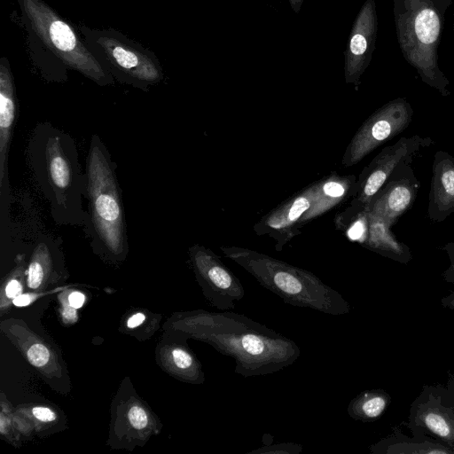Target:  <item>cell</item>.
Listing matches in <instances>:
<instances>
[{
	"instance_id": "cell-21",
	"label": "cell",
	"mask_w": 454,
	"mask_h": 454,
	"mask_svg": "<svg viewBox=\"0 0 454 454\" xmlns=\"http://www.w3.org/2000/svg\"><path fill=\"white\" fill-rule=\"evenodd\" d=\"M303 447L294 442H278L253 450L247 454H299Z\"/></svg>"
},
{
	"instance_id": "cell-26",
	"label": "cell",
	"mask_w": 454,
	"mask_h": 454,
	"mask_svg": "<svg viewBox=\"0 0 454 454\" xmlns=\"http://www.w3.org/2000/svg\"><path fill=\"white\" fill-rule=\"evenodd\" d=\"M22 293V286L17 279H12L5 287V294L9 298H15Z\"/></svg>"
},
{
	"instance_id": "cell-24",
	"label": "cell",
	"mask_w": 454,
	"mask_h": 454,
	"mask_svg": "<svg viewBox=\"0 0 454 454\" xmlns=\"http://www.w3.org/2000/svg\"><path fill=\"white\" fill-rule=\"evenodd\" d=\"M441 249L446 252L450 262L442 277L445 282L454 285V242L445 244Z\"/></svg>"
},
{
	"instance_id": "cell-10",
	"label": "cell",
	"mask_w": 454,
	"mask_h": 454,
	"mask_svg": "<svg viewBox=\"0 0 454 454\" xmlns=\"http://www.w3.org/2000/svg\"><path fill=\"white\" fill-rule=\"evenodd\" d=\"M191 260L205 296L219 310H232L245 295L238 277L212 250L200 245L190 247Z\"/></svg>"
},
{
	"instance_id": "cell-2",
	"label": "cell",
	"mask_w": 454,
	"mask_h": 454,
	"mask_svg": "<svg viewBox=\"0 0 454 454\" xmlns=\"http://www.w3.org/2000/svg\"><path fill=\"white\" fill-rule=\"evenodd\" d=\"M27 160L55 223L82 226L87 213L82 206L86 173L73 137L51 122H40L30 136Z\"/></svg>"
},
{
	"instance_id": "cell-30",
	"label": "cell",
	"mask_w": 454,
	"mask_h": 454,
	"mask_svg": "<svg viewBox=\"0 0 454 454\" xmlns=\"http://www.w3.org/2000/svg\"><path fill=\"white\" fill-rule=\"evenodd\" d=\"M32 298L29 294H20L13 299V304L18 307L27 306L30 303Z\"/></svg>"
},
{
	"instance_id": "cell-8",
	"label": "cell",
	"mask_w": 454,
	"mask_h": 454,
	"mask_svg": "<svg viewBox=\"0 0 454 454\" xmlns=\"http://www.w3.org/2000/svg\"><path fill=\"white\" fill-rule=\"evenodd\" d=\"M403 424L412 434H427L454 449V374L450 371L445 383L422 386Z\"/></svg>"
},
{
	"instance_id": "cell-28",
	"label": "cell",
	"mask_w": 454,
	"mask_h": 454,
	"mask_svg": "<svg viewBox=\"0 0 454 454\" xmlns=\"http://www.w3.org/2000/svg\"><path fill=\"white\" fill-rule=\"evenodd\" d=\"M145 320V315L142 313H137L130 317L127 322V325L129 328H135L141 325Z\"/></svg>"
},
{
	"instance_id": "cell-4",
	"label": "cell",
	"mask_w": 454,
	"mask_h": 454,
	"mask_svg": "<svg viewBox=\"0 0 454 454\" xmlns=\"http://www.w3.org/2000/svg\"><path fill=\"white\" fill-rule=\"evenodd\" d=\"M88 209L83 223L93 244L114 255H120L127 245V228L121 191L106 145L94 134L86 160Z\"/></svg>"
},
{
	"instance_id": "cell-31",
	"label": "cell",
	"mask_w": 454,
	"mask_h": 454,
	"mask_svg": "<svg viewBox=\"0 0 454 454\" xmlns=\"http://www.w3.org/2000/svg\"><path fill=\"white\" fill-rule=\"evenodd\" d=\"M292 10L295 13H299L304 0H288Z\"/></svg>"
},
{
	"instance_id": "cell-23",
	"label": "cell",
	"mask_w": 454,
	"mask_h": 454,
	"mask_svg": "<svg viewBox=\"0 0 454 454\" xmlns=\"http://www.w3.org/2000/svg\"><path fill=\"white\" fill-rule=\"evenodd\" d=\"M128 416L130 424L137 429L145 427L148 423L146 412L140 406H132L129 411Z\"/></svg>"
},
{
	"instance_id": "cell-22",
	"label": "cell",
	"mask_w": 454,
	"mask_h": 454,
	"mask_svg": "<svg viewBox=\"0 0 454 454\" xmlns=\"http://www.w3.org/2000/svg\"><path fill=\"white\" fill-rule=\"evenodd\" d=\"M50 358L48 348L40 343L32 345L27 350V359L35 367L45 365Z\"/></svg>"
},
{
	"instance_id": "cell-5",
	"label": "cell",
	"mask_w": 454,
	"mask_h": 454,
	"mask_svg": "<svg viewBox=\"0 0 454 454\" xmlns=\"http://www.w3.org/2000/svg\"><path fill=\"white\" fill-rule=\"evenodd\" d=\"M453 0H394L397 43L404 59L423 82L443 97L450 81L438 64L446 12Z\"/></svg>"
},
{
	"instance_id": "cell-14",
	"label": "cell",
	"mask_w": 454,
	"mask_h": 454,
	"mask_svg": "<svg viewBox=\"0 0 454 454\" xmlns=\"http://www.w3.org/2000/svg\"><path fill=\"white\" fill-rule=\"evenodd\" d=\"M316 192L315 183L290 197L265 215L254 227L258 235H269L277 241L276 249L295 236V227L300 225L303 214L311 206Z\"/></svg>"
},
{
	"instance_id": "cell-12",
	"label": "cell",
	"mask_w": 454,
	"mask_h": 454,
	"mask_svg": "<svg viewBox=\"0 0 454 454\" xmlns=\"http://www.w3.org/2000/svg\"><path fill=\"white\" fill-rule=\"evenodd\" d=\"M419 187L411 164H403L376 192L364 211L382 217L393 226L412 207Z\"/></svg>"
},
{
	"instance_id": "cell-17",
	"label": "cell",
	"mask_w": 454,
	"mask_h": 454,
	"mask_svg": "<svg viewBox=\"0 0 454 454\" xmlns=\"http://www.w3.org/2000/svg\"><path fill=\"white\" fill-rule=\"evenodd\" d=\"M372 454H454V449L427 434L410 437L402 431L401 425L391 428V433L369 446Z\"/></svg>"
},
{
	"instance_id": "cell-25",
	"label": "cell",
	"mask_w": 454,
	"mask_h": 454,
	"mask_svg": "<svg viewBox=\"0 0 454 454\" xmlns=\"http://www.w3.org/2000/svg\"><path fill=\"white\" fill-rule=\"evenodd\" d=\"M33 415L41 421H53L56 419L55 413L45 407H35L32 411Z\"/></svg>"
},
{
	"instance_id": "cell-13",
	"label": "cell",
	"mask_w": 454,
	"mask_h": 454,
	"mask_svg": "<svg viewBox=\"0 0 454 454\" xmlns=\"http://www.w3.org/2000/svg\"><path fill=\"white\" fill-rule=\"evenodd\" d=\"M18 104L12 75L8 65H0V213L6 217L10 205L8 155L17 119Z\"/></svg>"
},
{
	"instance_id": "cell-20",
	"label": "cell",
	"mask_w": 454,
	"mask_h": 454,
	"mask_svg": "<svg viewBox=\"0 0 454 454\" xmlns=\"http://www.w3.org/2000/svg\"><path fill=\"white\" fill-rule=\"evenodd\" d=\"M390 403L391 396L386 390H364L349 402L347 411L354 420L370 423L380 419Z\"/></svg>"
},
{
	"instance_id": "cell-3",
	"label": "cell",
	"mask_w": 454,
	"mask_h": 454,
	"mask_svg": "<svg viewBox=\"0 0 454 454\" xmlns=\"http://www.w3.org/2000/svg\"><path fill=\"white\" fill-rule=\"evenodd\" d=\"M220 250L286 304L332 316L351 311L349 302L337 290L307 270L248 248L231 246Z\"/></svg>"
},
{
	"instance_id": "cell-6",
	"label": "cell",
	"mask_w": 454,
	"mask_h": 454,
	"mask_svg": "<svg viewBox=\"0 0 454 454\" xmlns=\"http://www.w3.org/2000/svg\"><path fill=\"white\" fill-rule=\"evenodd\" d=\"M33 29L67 66L99 85L111 82L109 76L83 46L73 27L42 0H21Z\"/></svg>"
},
{
	"instance_id": "cell-9",
	"label": "cell",
	"mask_w": 454,
	"mask_h": 454,
	"mask_svg": "<svg viewBox=\"0 0 454 454\" xmlns=\"http://www.w3.org/2000/svg\"><path fill=\"white\" fill-rule=\"evenodd\" d=\"M413 110L405 98H395L376 110L360 126L347 146L342 165L351 167L374 149L402 133L411 122Z\"/></svg>"
},
{
	"instance_id": "cell-15",
	"label": "cell",
	"mask_w": 454,
	"mask_h": 454,
	"mask_svg": "<svg viewBox=\"0 0 454 454\" xmlns=\"http://www.w3.org/2000/svg\"><path fill=\"white\" fill-rule=\"evenodd\" d=\"M98 42L112 63L129 80L140 84V87L154 84L161 80L160 67L147 55L113 37L102 36Z\"/></svg>"
},
{
	"instance_id": "cell-19",
	"label": "cell",
	"mask_w": 454,
	"mask_h": 454,
	"mask_svg": "<svg viewBox=\"0 0 454 454\" xmlns=\"http://www.w3.org/2000/svg\"><path fill=\"white\" fill-rule=\"evenodd\" d=\"M366 215L368 228L362 246L382 256L407 264L412 259L409 247L395 237L391 231L392 226L382 217L369 212Z\"/></svg>"
},
{
	"instance_id": "cell-7",
	"label": "cell",
	"mask_w": 454,
	"mask_h": 454,
	"mask_svg": "<svg viewBox=\"0 0 454 454\" xmlns=\"http://www.w3.org/2000/svg\"><path fill=\"white\" fill-rule=\"evenodd\" d=\"M434 144V141L429 137L414 135L401 137L394 145L384 147L362 170L356 182L355 198L342 213V221L350 222L364 212L372 197L398 167L411 164L423 149Z\"/></svg>"
},
{
	"instance_id": "cell-11",
	"label": "cell",
	"mask_w": 454,
	"mask_h": 454,
	"mask_svg": "<svg viewBox=\"0 0 454 454\" xmlns=\"http://www.w3.org/2000/svg\"><path fill=\"white\" fill-rule=\"evenodd\" d=\"M378 32V17L374 0H365L358 12L344 52V76L347 83L357 87L360 77L369 66Z\"/></svg>"
},
{
	"instance_id": "cell-1",
	"label": "cell",
	"mask_w": 454,
	"mask_h": 454,
	"mask_svg": "<svg viewBox=\"0 0 454 454\" xmlns=\"http://www.w3.org/2000/svg\"><path fill=\"white\" fill-rule=\"evenodd\" d=\"M194 319L197 336L232 357L235 373L245 378L281 371L301 355L294 340L243 314L202 311Z\"/></svg>"
},
{
	"instance_id": "cell-27",
	"label": "cell",
	"mask_w": 454,
	"mask_h": 454,
	"mask_svg": "<svg viewBox=\"0 0 454 454\" xmlns=\"http://www.w3.org/2000/svg\"><path fill=\"white\" fill-rule=\"evenodd\" d=\"M69 303L74 309L81 308L85 301L84 295L80 292H74L69 295Z\"/></svg>"
},
{
	"instance_id": "cell-16",
	"label": "cell",
	"mask_w": 454,
	"mask_h": 454,
	"mask_svg": "<svg viewBox=\"0 0 454 454\" xmlns=\"http://www.w3.org/2000/svg\"><path fill=\"white\" fill-rule=\"evenodd\" d=\"M454 213V158L444 151L434 156L427 215L442 223Z\"/></svg>"
},
{
	"instance_id": "cell-32",
	"label": "cell",
	"mask_w": 454,
	"mask_h": 454,
	"mask_svg": "<svg viewBox=\"0 0 454 454\" xmlns=\"http://www.w3.org/2000/svg\"><path fill=\"white\" fill-rule=\"evenodd\" d=\"M74 309V308L73 307L65 309V311L63 312V317L66 318V320L74 319L76 317Z\"/></svg>"
},
{
	"instance_id": "cell-18",
	"label": "cell",
	"mask_w": 454,
	"mask_h": 454,
	"mask_svg": "<svg viewBox=\"0 0 454 454\" xmlns=\"http://www.w3.org/2000/svg\"><path fill=\"white\" fill-rule=\"evenodd\" d=\"M356 179L354 175L339 176L332 174L315 183L314 200L309 208L303 214L300 225L331 210L343 201L348 195L355 194Z\"/></svg>"
},
{
	"instance_id": "cell-29",
	"label": "cell",
	"mask_w": 454,
	"mask_h": 454,
	"mask_svg": "<svg viewBox=\"0 0 454 454\" xmlns=\"http://www.w3.org/2000/svg\"><path fill=\"white\" fill-rule=\"evenodd\" d=\"M441 305L448 309L454 311V292L450 291V294L441 299Z\"/></svg>"
}]
</instances>
